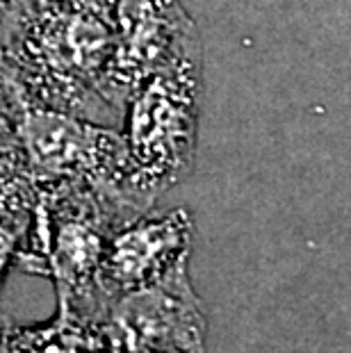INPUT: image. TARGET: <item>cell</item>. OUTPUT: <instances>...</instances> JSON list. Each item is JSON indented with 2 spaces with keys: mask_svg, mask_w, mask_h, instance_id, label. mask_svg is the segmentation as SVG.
Wrapping results in <instances>:
<instances>
[{
  "mask_svg": "<svg viewBox=\"0 0 351 353\" xmlns=\"http://www.w3.org/2000/svg\"><path fill=\"white\" fill-rule=\"evenodd\" d=\"M201 96L203 41L199 32L126 96L119 132L128 160V194L137 212H148L194 169Z\"/></svg>",
  "mask_w": 351,
  "mask_h": 353,
  "instance_id": "6da1fadb",
  "label": "cell"
},
{
  "mask_svg": "<svg viewBox=\"0 0 351 353\" xmlns=\"http://www.w3.org/2000/svg\"><path fill=\"white\" fill-rule=\"evenodd\" d=\"M103 335L112 353H203L205 319L188 267L108 303Z\"/></svg>",
  "mask_w": 351,
  "mask_h": 353,
  "instance_id": "7a4b0ae2",
  "label": "cell"
},
{
  "mask_svg": "<svg viewBox=\"0 0 351 353\" xmlns=\"http://www.w3.org/2000/svg\"><path fill=\"white\" fill-rule=\"evenodd\" d=\"M194 242V219L185 208L164 214H137L112 230L99 278L101 303L153 288L188 267Z\"/></svg>",
  "mask_w": 351,
  "mask_h": 353,
  "instance_id": "3957f363",
  "label": "cell"
},
{
  "mask_svg": "<svg viewBox=\"0 0 351 353\" xmlns=\"http://www.w3.org/2000/svg\"><path fill=\"white\" fill-rule=\"evenodd\" d=\"M199 28L181 0H112V59L106 99L121 119L126 96Z\"/></svg>",
  "mask_w": 351,
  "mask_h": 353,
  "instance_id": "277c9868",
  "label": "cell"
},
{
  "mask_svg": "<svg viewBox=\"0 0 351 353\" xmlns=\"http://www.w3.org/2000/svg\"><path fill=\"white\" fill-rule=\"evenodd\" d=\"M28 226L30 221L14 219V216H0V292H3L12 262L19 260L21 239L26 237Z\"/></svg>",
  "mask_w": 351,
  "mask_h": 353,
  "instance_id": "5b68a950",
  "label": "cell"
},
{
  "mask_svg": "<svg viewBox=\"0 0 351 353\" xmlns=\"http://www.w3.org/2000/svg\"><path fill=\"white\" fill-rule=\"evenodd\" d=\"M32 3H53V0H0V5H32ZM96 3H112V0H96Z\"/></svg>",
  "mask_w": 351,
  "mask_h": 353,
  "instance_id": "8992f818",
  "label": "cell"
}]
</instances>
